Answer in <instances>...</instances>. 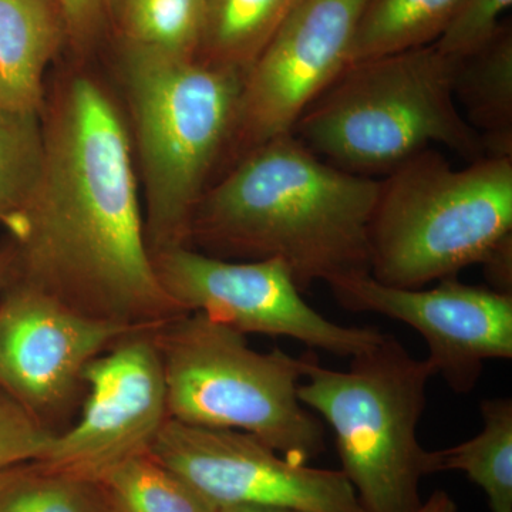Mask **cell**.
I'll use <instances>...</instances> for the list:
<instances>
[{"label":"cell","mask_w":512,"mask_h":512,"mask_svg":"<svg viewBox=\"0 0 512 512\" xmlns=\"http://www.w3.org/2000/svg\"><path fill=\"white\" fill-rule=\"evenodd\" d=\"M511 5L512 0H463L434 45L451 59L474 55L497 35Z\"/></svg>","instance_id":"23"},{"label":"cell","mask_w":512,"mask_h":512,"mask_svg":"<svg viewBox=\"0 0 512 512\" xmlns=\"http://www.w3.org/2000/svg\"><path fill=\"white\" fill-rule=\"evenodd\" d=\"M16 249L12 239L8 237L0 244V291L15 278Z\"/></svg>","instance_id":"27"},{"label":"cell","mask_w":512,"mask_h":512,"mask_svg":"<svg viewBox=\"0 0 512 512\" xmlns=\"http://www.w3.org/2000/svg\"><path fill=\"white\" fill-rule=\"evenodd\" d=\"M413 512H458V507L447 491L436 490L426 501H421Z\"/></svg>","instance_id":"28"},{"label":"cell","mask_w":512,"mask_h":512,"mask_svg":"<svg viewBox=\"0 0 512 512\" xmlns=\"http://www.w3.org/2000/svg\"><path fill=\"white\" fill-rule=\"evenodd\" d=\"M97 481L114 512H218L148 451L121 461Z\"/></svg>","instance_id":"21"},{"label":"cell","mask_w":512,"mask_h":512,"mask_svg":"<svg viewBox=\"0 0 512 512\" xmlns=\"http://www.w3.org/2000/svg\"><path fill=\"white\" fill-rule=\"evenodd\" d=\"M84 383L76 419L35 464L99 480L121 461L147 453L170 419L153 330L131 333L97 356Z\"/></svg>","instance_id":"12"},{"label":"cell","mask_w":512,"mask_h":512,"mask_svg":"<svg viewBox=\"0 0 512 512\" xmlns=\"http://www.w3.org/2000/svg\"><path fill=\"white\" fill-rule=\"evenodd\" d=\"M148 453L215 510L264 505L301 512H365L342 471L293 463L244 431L168 419Z\"/></svg>","instance_id":"10"},{"label":"cell","mask_w":512,"mask_h":512,"mask_svg":"<svg viewBox=\"0 0 512 512\" xmlns=\"http://www.w3.org/2000/svg\"><path fill=\"white\" fill-rule=\"evenodd\" d=\"M0 512H114L97 480L26 464L0 493Z\"/></svg>","instance_id":"22"},{"label":"cell","mask_w":512,"mask_h":512,"mask_svg":"<svg viewBox=\"0 0 512 512\" xmlns=\"http://www.w3.org/2000/svg\"><path fill=\"white\" fill-rule=\"evenodd\" d=\"M64 45L56 0H0V107L43 113L46 70Z\"/></svg>","instance_id":"14"},{"label":"cell","mask_w":512,"mask_h":512,"mask_svg":"<svg viewBox=\"0 0 512 512\" xmlns=\"http://www.w3.org/2000/svg\"><path fill=\"white\" fill-rule=\"evenodd\" d=\"M329 288L350 312L376 313L419 332L434 376L458 394L476 389L485 363L512 357V295L464 284L457 276L433 288L406 289L357 274Z\"/></svg>","instance_id":"13"},{"label":"cell","mask_w":512,"mask_h":512,"mask_svg":"<svg viewBox=\"0 0 512 512\" xmlns=\"http://www.w3.org/2000/svg\"><path fill=\"white\" fill-rule=\"evenodd\" d=\"M458 60L434 43L349 64L292 134L348 173L387 175L434 144L466 160L485 157L454 97Z\"/></svg>","instance_id":"4"},{"label":"cell","mask_w":512,"mask_h":512,"mask_svg":"<svg viewBox=\"0 0 512 512\" xmlns=\"http://www.w3.org/2000/svg\"><path fill=\"white\" fill-rule=\"evenodd\" d=\"M218 512H301L281 507H264V505H239V507L221 508Z\"/></svg>","instance_id":"29"},{"label":"cell","mask_w":512,"mask_h":512,"mask_svg":"<svg viewBox=\"0 0 512 512\" xmlns=\"http://www.w3.org/2000/svg\"><path fill=\"white\" fill-rule=\"evenodd\" d=\"M461 3L463 0H366L349 64L431 45Z\"/></svg>","instance_id":"18"},{"label":"cell","mask_w":512,"mask_h":512,"mask_svg":"<svg viewBox=\"0 0 512 512\" xmlns=\"http://www.w3.org/2000/svg\"><path fill=\"white\" fill-rule=\"evenodd\" d=\"M298 396L328 423L340 471L365 512H413L420 485L434 474V451L421 446L419 424L434 377L396 336L384 333L373 348L350 359L348 370L301 356Z\"/></svg>","instance_id":"5"},{"label":"cell","mask_w":512,"mask_h":512,"mask_svg":"<svg viewBox=\"0 0 512 512\" xmlns=\"http://www.w3.org/2000/svg\"><path fill=\"white\" fill-rule=\"evenodd\" d=\"M365 5L366 0H301L292 10L245 73L217 177L254 148L292 133L348 67Z\"/></svg>","instance_id":"9"},{"label":"cell","mask_w":512,"mask_h":512,"mask_svg":"<svg viewBox=\"0 0 512 512\" xmlns=\"http://www.w3.org/2000/svg\"><path fill=\"white\" fill-rule=\"evenodd\" d=\"M134 332L141 330L84 318L12 281L0 291V390L62 433L82 407L86 367Z\"/></svg>","instance_id":"11"},{"label":"cell","mask_w":512,"mask_h":512,"mask_svg":"<svg viewBox=\"0 0 512 512\" xmlns=\"http://www.w3.org/2000/svg\"><path fill=\"white\" fill-rule=\"evenodd\" d=\"M116 82L148 248L190 247L192 217L220 171L244 74L119 42Z\"/></svg>","instance_id":"3"},{"label":"cell","mask_w":512,"mask_h":512,"mask_svg":"<svg viewBox=\"0 0 512 512\" xmlns=\"http://www.w3.org/2000/svg\"><path fill=\"white\" fill-rule=\"evenodd\" d=\"M151 258L181 312L201 313L242 335L289 338L349 359L383 339L380 329L339 325L316 311L276 259L229 261L191 247L161 249Z\"/></svg>","instance_id":"8"},{"label":"cell","mask_w":512,"mask_h":512,"mask_svg":"<svg viewBox=\"0 0 512 512\" xmlns=\"http://www.w3.org/2000/svg\"><path fill=\"white\" fill-rule=\"evenodd\" d=\"M480 413L476 436L434 451V474L460 471L483 491L491 512H512V400L485 399Z\"/></svg>","instance_id":"17"},{"label":"cell","mask_w":512,"mask_h":512,"mask_svg":"<svg viewBox=\"0 0 512 512\" xmlns=\"http://www.w3.org/2000/svg\"><path fill=\"white\" fill-rule=\"evenodd\" d=\"M119 42L197 59L205 26V0H111Z\"/></svg>","instance_id":"20"},{"label":"cell","mask_w":512,"mask_h":512,"mask_svg":"<svg viewBox=\"0 0 512 512\" xmlns=\"http://www.w3.org/2000/svg\"><path fill=\"white\" fill-rule=\"evenodd\" d=\"M512 234V157L456 168L434 148L380 180L369 229V274L420 289L453 278Z\"/></svg>","instance_id":"6"},{"label":"cell","mask_w":512,"mask_h":512,"mask_svg":"<svg viewBox=\"0 0 512 512\" xmlns=\"http://www.w3.org/2000/svg\"><path fill=\"white\" fill-rule=\"evenodd\" d=\"M55 436L0 390V471L36 463Z\"/></svg>","instance_id":"24"},{"label":"cell","mask_w":512,"mask_h":512,"mask_svg":"<svg viewBox=\"0 0 512 512\" xmlns=\"http://www.w3.org/2000/svg\"><path fill=\"white\" fill-rule=\"evenodd\" d=\"M45 167L13 281L96 322L154 330L183 315L154 269L119 94L72 57L46 84Z\"/></svg>","instance_id":"1"},{"label":"cell","mask_w":512,"mask_h":512,"mask_svg":"<svg viewBox=\"0 0 512 512\" xmlns=\"http://www.w3.org/2000/svg\"><path fill=\"white\" fill-rule=\"evenodd\" d=\"M454 97L480 136L485 156L512 157V30L505 23L494 39L458 60Z\"/></svg>","instance_id":"15"},{"label":"cell","mask_w":512,"mask_h":512,"mask_svg":"<svg viewBox=\"0 0 512 512\" xmlns=\"http://www.w3.org/2000/svg\"><path fill=\"white\" fill-rule=\"evenodd\" d=\"M168 417L192 426L238 430L296 464L325 451V430L298 396L302 359L249 346L247 335L183 313L153 330Z\"/></svg>","instance_id":"7"},{"label":"cell","mask_w":512,"mask_h":512,"mask_svg":"<svg viewBox=\"0 0 512 512\" xmlns=\"http://www.w3.org/2000/svg\"><path fill=\"white\" fill-rule=\"evenodd\" d=\"M380 180L340 170L292 133L218 175L191 222L190 247L229 261L276 259L306 291L369 274V229Z\"/></svg>","instance_id":"2"},{"label":"cell","mask_w":512,"mask_h":512,"mask_svg":"<svg viewBox=\"0 0 512 512\" xmlns=\"http://www.w3.org/2000/svg\"><path fill=\"white\" fill-rule=\"evenodd\" d=\"M301 0H205L197 59L244 74Z\"/></svg>","instance_id":"16"},{"label":"cell","mask_w":512,"mask_h":512,"mask_svg":"<svg viewBox=\"0 0 512 512\" xmlns=\"http://www.w3.org/2000/svg\"><path fill=\"white\" fill-rule=\"evenodd\" d=\"M25 466L13 467L9 468V470L0 471V493L5 490L6 485H8L13 478L18 476L20 470Z\"/></svg>","instance_id":"30"},{"label":"cell","mask_w":512,"mask_h":512,"mask_svg":"<svg viewBox=\"0 0 512 512\" xmlns=\"http://www.w3.org/2000/svg\"><path fill=\"white\" fill-rule=\"evenodd\" d=\"M45 127L39 111L0 107V227L22 234L45 167Z\"/></svg>","instance_id":"19"},{"label":"cell","mask_w":512,"mask_h":512,"mask_svg":"<svg viewBox=\"0 0 512 512\" xmlns=\"http://www.w3.org/2000/svg\"><path fill=\"white\" fill-rule=\"evenodd\" d=\"M480 265L483 266L488 288L512 295V234L501 239Z\"/></svg>","instance_id":"26"},{"label":"cell","mask_w":512,"mask_h":512,"mask_svg":"<svg viewBox=\"0 0 512 512\" xmlns=\"http://www.w3.org/2000/svg\"><path fill=\"white\" fill-rule=\"evenodd\" d=\"M67 29L73 59L90 60L111 18V0H56Z\"/></svg>","instance_id":"25"}]
</instances>
